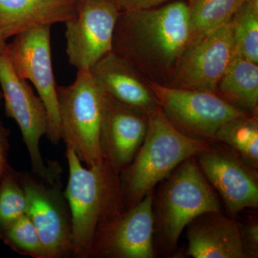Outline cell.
Segmentation results:
<instances>
[{"mask_svg":"<svg viewBox=\"0 0 258 258\" xmlns=\"http://www.w3.org/2000/svg\"><path fill=\"white\" fill-rule=\"evenodd\" d=\"M10 132L0 121V152L7 153L9 151V137Z\"/></svg>","mask_w":258,"mask_h":258,"instance_id":"26","label":"cell"},{"mask_svg":"<svg viewBox=\"0 0 258 258\" xmlns=\"http://www.w3.org/2000/svg\"><path fill=\"white\" fill-rule=\"evenodd\" d=\"M244 0H190L191 37L195 40L228 23Z\"/></svg>","mask_w":258,"mask_h":258,"instance_id":"20","label":"cell"},{"mask_svg":"<svg viewBox=\"0 0 258 258\" xmlns=\"http://www.w3.org/2000/svg\"><path fill=\"white\" fill-rule=\"evenodd\" d=\"M195 157L203 175L221 195L231 216L246 208H257V169L238 153L213 141Z\"/></svg>","mask_w":258,"mask_h":258,"instance_id":"11","label":"cell"},{"mask_svg":"<svg viewBox=\"0 0 258 258\" xmlns=\"http://www.w3.org/2000/svg\"><path fill=\"white\" fill-rule=\"evenodd\" d=\"M123 12L152 9L169 0H111Z\"/></svg>","mask_w":258,"mask_h":258,"instance_id":"25","label":"cell"},{"mask_svg":"<svg viewBox=\"0 0 258 258\" xmlns=\"http://www.w3.org/2000/svg\"><path fill=\"white\" fill-rule=\"evenodd\" d=\"M161 111L181 133L200 140L213 141L225 122L247 115L215 93L151 84Z\"/></svg>","mask_w":258,"mask_h":258,"instance_id":"7","label":"cell"},{"mask_svg":"<svg viewBox=\"0 0 258 258\" xmlns=\"http://www.w3.org/2000/svg\"><path fill=\"white\" fill-rule=\"evenodd\" d=\"M79 0H0V32L5 40L30 29L66 23Z\"/></svg>","mask_w":258,"mask_h":258,"instance_id":"17","label":"cell"},{"mask_svg":"<svg viewBox=\"0 0 258 258\" xmlns=\"http://www.w3.org/2000/svg\"><path fill=\"white\" fill-rule=\"evenodd\" d=\"M20 177L26 195L25 215L36 227L48 257L72 253L71 214L60 184H50L25 173L20 172Z\"/></svg>","mask_w":258,"mask_h":258,"instance_id":"12","label":"cell"},{"mask_svg":"<svg viewBox=\"0 0 258 258\" xmlns=\"http://www.w3.org/2000/svg\"><path fill=\"white\" fill-rule=\"evenodd\" d=\"M235 48L258 62V0H244L230 20Z\"/></svg>","mask_w":258,"mask_h":258,"instance_id":"21","label":"cell"},{"mask_svg":"<svg viewBox=\"0 0 258 258\" xmlns=\"http://www.w3.org/2000/svg\"><path fill=\"white\" fill-rule=\"evenodd\" d=\"M222 98L236 108L255 115L258 104L257 63L235 50L217 85Z\"/></svg>","mask_w":258,"mask_h":258,"instance_id":"18","label":"cell"},{"mask_svg":"<svg viewBox=\"0 0 258 258\" xmlns=\"http://www.w3.org/2000/svg\"><path fill=\"white\" fill-rule=\"evenodd\" d=\"M0 87L6 114L20 127L34 174L50 184H60V168L47 166L40 150V139L48 131L45 104L28 81L15 72L4 54H0Z\"/></svg>","mask_w":258,"mask_h":258,"instance_id":"6","label":"cell"},{"mask_svg":"<svg viewBox=\"0 0 258 258\" xmlns=\"http://www.w3.org/2000/svg\"><path fill=\"white\" fill-rule=\"evenodd\" d=\"M123 13L117 21L113 41V47H117L113 52L120 57L146 45L158 58L170 64L189 44V5L183 2Z\"/></svg>","mask_w":258,"mask_h":258,"instance_id":"3","label":"cell"},{"mask_svg":"<svg viewBox=\"0 0 258 258\" xmlns=\"http://www.w3.org/2000/svg\"><path fill=\"white\" fill-rule=\"evenodd\" d=\"M8 165V154L7 153L0 152V178L4 174L5 169H6Z\"/></svg>","mask_w":258,"mask_h":258,"instance_id":"27","label":"cell"},{"mask_svg":"<svg viewBox=\"0 0 258 258\" xmlns=\"http://www.w3.org/2000/svg\"><path fill=\"white\" fill-rule=\"evenodd\" d=\"M213 141L232 148L244 160L258 169V122L255 115L237 117L218 128Z\"/></svg>","mask_w":258,"mask_h":258,"instance_id":"19","label":"cell"},{"mask_svg":"<svg viewBox=\"0 0 258 258\" xmlns=\"http://www.w3.org/2000/svg\"><path fill=\"white\" fill-rule=\"evenodd\" d=\"M244 246L247 256L250 258L258 257V223L257 220L249 222L242 228Z\"/></svg>","mask_w":258,"mask_h":258,"instance_id":"24","label":"cell"},{"mask_svg":"<svg viewBox=\"0 0 258 258\" xmlns=\"http://www.w3.org/2000/svg\"><path fill=\"white\" fill-rule=\"evenodd\" d=\"M186 47L172 88L215 93L235 52L230 20L191 40Z\"/></svg>","mask_w":258,"mask_h":258,"instance_id":"13","label":"cell"},{"mask_svg":"<svg viewBox=\"0 0 258 258\" xmlns=\"http://www.w3.org/2000/svg\"><path fill=\"white\" fill-rule=\"evenodd\" d=\"M154 195L148 194L137 205L98 227L91 257H154Z\"/></svg>","mask_w":258,"mask_h":258,"instance_id":"10","label":"cell"},{"mask_svg":"<svg viewBox=\"0 0 258 258\" xmlns=\"http://www.w3.org/2000/svg\"><path fill=\"white\" fill-rule=\"evenodd\" d=\"M66 157L69 176L64 197L71 214L72 253L91 257L98 227L126 210L120 174L105 161L85 168L69 147H66Z\"/></svg>","mask_w":258,"mask_h":258,"instance_id":"1","label":"cell"},{"mask_svg":"<svg viewBox=\"0 0 258 258\" xmlns=\"http://www.w3.org/2000/svg\"><path fill=\"white\" fill-rule=\"evenodd\" d=\"M164 181L156 200L154 225L171 249L191 220L205 212H221V205L195 156L182 161Z\"/></svg>","mask_w":258,"mask_h":258,"instance_id":"4","label":"cell"},{"mask_svg":"<svg viewBox=\"0 0 258 258\" xmlns=\"http://www.w3.org/2000/svg\"><path fill=\"white\" fill-rule=\"evenodd\" d=\"M50 25L30 29L15 35L7 45L4 55L15 72L30 81L46 108L48 118L47 137L51 143L61 140L60 115L51 55Z\"/></svg>","mask_w":258,"mask_h":258,"instance_id":"8","label":"cell"},{"mask_svg":"<svg viewBox=\"0 0 258 258\" xmlns=\"http://www.w3.org/2000/svg\"><path fill=\"white\" fill-rule=\"evenodd\" d=\"M7 40H5V37H3V34L0 32V54H5V51H6Z\"/></svg>","mask_w":258,"mask_h":258,"instance_id":"28","label":"cell"},{"mask_svg":"<svg viewBox=\"0 0 258 258\" xmlns=\"http://www.w3.org/2000/svg\"><path fill=\"white\" fill-rule=\"evenodd\" d=\"M187 254L195 258H247L242 228L221 212H208L188 224Z\"/></svg>","mask_w":258,"mask_h":258,"instance_id":"15","label":"cell"},{"mask_svg":"<svg viewBox=\"0 0 258 258\" xmlns=\"http://www.w3.org/2000/svg\"><path fill=\"white\" fill-rule=\"evenodd\" d=\"M26 207L20 172L8 164L0 178V233L25 215Z\"/></svg>","mask_w":258,"mask_h":258,"instance_id":"22","label":"cell"},{"mask_svg":"<svg viewBox=\"0 0 258 258\" xmlns=\"http://www.w3.org/2000/svg\"><path fill=\"white\" fill-rule=\"evenodd\" d=\"M212 142L181 133L166 118L160 107L148 115L143 143L132 163L120 173L125 209L143 200L182 161L208 149Z\"/></svg>","mask_w":258,"mask_h":258,"instance_id":"2","label":"cell"},{"mask_svg":"<svg viewBox=\"0 0 258 258\" xmlns=\"http://www.w3.org/2000/svg\"><path fill=\"white\" fill-rule=\"evenodd\" d=\"M3 102V91H2L1 87H0V108H1L2 104Z\"/></svg>","mask_w":258,"mask_h":258,"instance_id":"29","label":"cell"},{"mask_svg":"<svg viewBox=\"0 0 258 258\" xmlns=\"http://www.w3.org/2000/svg\"><path fill=\"white\" fill-rule=\"evenodd\" d=\"M61 139L87 167L104 161L101 132L106 94L90 71H78L72 84L57 86Z\"/></svg>","mask_w":258,"mask_h":258,"instance_id":"5","label":"cell"},{"mask_svg":"<svg viewBox=\"0 0 258 258\" xmlns=\"http://www.w3.org/2000/svg\"><path fill=\"white\" fill-rule=\"evenodd\" d=\"M90 72L102 91L122 104L147 115L159 108L132 62L114 52L103 57Z\"/></svg>","mask_w":258,"mask_h":258,"instance_id":"16","label":"cell"},{"mask_svg":"<svg viewBox=\"0 0 258 258\" xmlns=\"http://www.w3.org/2000/svg\"><path fill=\"white\" fill-rule=\"evenodd\" d=\"M0 239L15 252L34 258H49L36 227L26 215L0 233Z\"/></svg>","mask_w":258,"mask_h":258,"instance_id":"23","label":"cell"},{"mask_svg":"<svg viewBox=\"0 0 258 258\" xmlns=\"http://www.w3.org/2000/svg\"><path fill=\"white\" fill-rule=\"evenodd\" d=\"M148 128L145 113L107 96L101 132L103 159L117 172L133 161Z\"/></svg>","mask_w":258,"mask_h":258,"instance_id":"14","label":"cell"},{"mask_svg":"<svg viewBox=\"0 0 258 258\" xmlns=\"http://www.w3.org/2000/svg\"><path fill=\"white\" fill-rule=\"evenodd\" d=\"M120 11L111 0H79L76 15L64 23L71 66L90 71L111 53Z\"/></svg>","mask_w":258,"mask_h":258,"instance_id":"9","label":"cell"}]
</instances>
